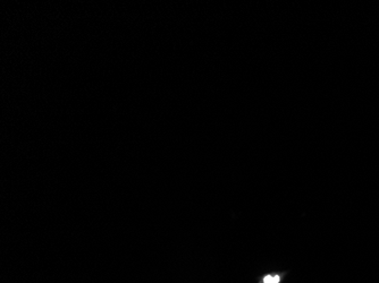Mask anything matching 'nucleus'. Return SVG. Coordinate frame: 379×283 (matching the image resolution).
Wrapping results in <instances>:
<instances>
[{
  "mask_svg": "<svg viewBox=\"0 0 379 283\" xmlns=\"http://www.w3.org/2000/svg\"><path fill=\"white\" fill-rule=\"evenodd\" d=\"M280 282V278L277 275H270V277H266L263 279V283H278Z\"/></svg>",
  "mask_w": 379,
  "mask_h": 283,
  "instance_id": "f257e3e1",
  "label": "nucleus"
}]
</instances>
